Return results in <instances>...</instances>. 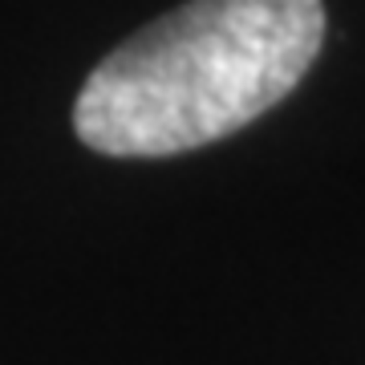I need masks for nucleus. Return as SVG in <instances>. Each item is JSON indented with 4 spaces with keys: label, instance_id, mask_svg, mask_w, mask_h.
<instances>
[{
    "label": "nucleus",
    "instance_id": "obj_1",
    "mask_svg": "<svg viewBox=\"0 0 365 365\" xmlns=\"http://www.w3.org/2000/svg\"><path fill=\"white\" fill-rule=\"evenodd\" d=\"M321 45V0H187L98 61L73 130L114 158L195 150L284 102Z\"/></svg>",
    "mask_w": 365,
    "mask_h": 365
}]
</instances>
